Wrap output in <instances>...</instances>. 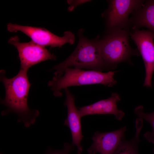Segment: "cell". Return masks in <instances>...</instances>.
Segmentation results:
<instances>
[{"label":"cell","mask_w":154,"mask_h":154,"mask_svg":"<svg viewBox=\"0 0 154 154\" xmlns=\"http://www.w3.org/2000/svg\"><path fill=\"white\" fill-rule=\"evenodd\" d=\"M129 35L145 64V76L143 86L152 88L151 79L154 72V33L148 29H134L130 30Z\"/></svg>","instance_id":"7"},{"label":"cell","mask_w":154,"mask_h":154,"mask_svg":"<svg viewBox=\"0 0 154 154\" xmlns=\"http://www.w3.org/2000/svg\"><path fill=\"white\" fill-rule=\"evenodd\" d=\"M86 0H82V1H68V3L70 4L71 6L69 7V10L70 11L73 10L74 8V7L78 5L81 4L82 3H84L86 2L87 1Z\"/></svg>","instance_id":"16"},{"label":"cell","mask_w":154,"mask_h":154,"mask_svg":"<svg viewBox=\"0 0 154 154\" xmlns=\"http://www.w3.org/2000/svg\"><path fill=\"white\" fill-rule=\"evenodd\" d=\"M143 107L138 106L134 109V113L138 117L141 118L148 122L151 125L152 131L144 134V137L149 141L154 144V112L150 113H146L143 111Z\"/></svg>","instance_id":"14"},{"label":"cell","mask_w":154,"mask_h":154,"mask_svg":"<svg viewBox=\"0 0 154 154\" xmlns=\"http://www.w3.org/2000/svg\"><path fill=\"white\" fill-rule=\"evenodd\" d=\"M129 19L131 30L145 27L154 33V0L145 1Z\"/></svg>","instance_id":"12"},{"label":"cell","mask_w":154,"mask_h":154,"mask_svg":"<svg viewBox=\"0 0 154 154\" xmlns=\"http://www.w3.org/2000/svg\"><path fill=\"white\" fill-rule=\"evenodd\" d=\"M126 127L109 132H96L92 138L93 143L88 149L89 154H113L125 137Z\"/></svg>","instance_id":"9"},{"label":"cell","mask_w":154,"mask_h":154,"mask_svg":"<svg viewBox=\"0 0 154 154\" xmlns=\"http://www.w3.org/2000/svg\"><path fill=\"white\" fill-rule=\"evenodd\" d=\"M79 33L78 44L73 52L65 60L54 66V76H62L67 68H83L102 72L107 70L101 55L98 40H91Z\"/></svg>","instance_id":"3"},{"label":"cell","mask_w":154,"mask_h":154,"mask_svg":"<svg viewBox=\"0 0 154 154\" xmlns=\"http://www.w3.org/2000/svg\"><path fill=\"white\" fill-rule=\"evenodd\" d=\"M153 153H154V149L153 150Z\"/></svg>","instance_id":"18"},{"label":"cell","mask_w":154,"mask_h":154,"mask_svg":"<svg viewBox=\"0 0 154 154\" xmlns=\"http://www.w3.org/2000/svg\"><path fill=\"white\" fill-rule=\"evenodd\" d=\"M7 30L16 33L20 31L29 37L36 44L45 47H60L66 43L73 44L74 42V35L70 31L65 32L63 37L53 33L45 28L22 26L11 23L7 25Z\"/></svg>","instance_id":"6"},{"label":"cell","mask_w":154,"mask_h":154,"mask_svg":"<svg viewBox=\"0 0 154 154\" xmlns=\"http://www.w3.org/2000/svg\"><path fill=\"white\" fill-rule=\"evenodd\" d=\"M8 43L17 49L21 63L20 69L28 71L32 66L41 62L56 59L55 55L52 54L45 47L38 44L32 40L21 42L17 36L11 37Z\"/></svg>","instance_id":"8"},{"label":"cell","mask_w":154,"mask_h":154,"mask_svg":"<svg viewBox=\"0 0 154 154\" xmlns=\"http://www.w3.org/2000/svg\"><path fill=\"white\" fill-rule=\"evenodd\" d=\"M27 71L20 69L15 76L10 78L5 76V70H2L0 72V80L4 84L5 91V98L1 102L7 108L2 112L1 115H6L11 112L17 114L19 117L18 122H23L26 127L35 123L39 114L38 110H31L28 105V97L31 84Z\"/></svg>","instance_id":"1"},{"label":"cell","mask_w":154,"mask_h":154,"mask_svg":"<svg viewBox=\"0 0 154 154\" xmlns=\"http://www.w3.org/2000/svg\"><path fill=\"white\" fill-rule=\"evenodd\" d=\"M141 0H112L104 15L108 31L125 29L130 31L129 16L139 8L145 2Z\"/></svg>","instance_id":"5"},{"label":"cell","mask_w":154,"mask_h":154,"mask_svg":"<svg viewBox=\"0 0 154 154\" xmlns=\"http://www.w3.org/2000/svg\"><path fill=\"white\" fill-rule=\"evenodd\" d=\"M121 100L118 94L112 93L108 98L102 100L92 104L78 108L79 114L82 117L94 114H112L119 121L123 118L125 114L121 110L119 109L117 106V103Z\"/></svg>","instance_id":"11"},{"label":"cell","mask_w":154,"mask_h":154,"mask_svg":"<svg viewBox=\"0 0 154 154\" xmlns=\"http://www.w3.org/2000/svg\"><path fill=\"white\" fill-rule=\"evenodd\" d=\"M74 148V146L73 145L66 143L64 144L62 150L51 152L49 154H69Z\"/></svg>","instance_id":"15"},{"label":"cell","mask_w":154,"mask_h":154,"mask_svg":"<svg viewBox=\"0 0 154 154\" xmlns=\"http://www.w3.org/2000/svg\"><path fill=\"white\" fill-rule=\"evenodd\" d=\"M66 99L64 105L67 109V116L64 120V124L69 128L72 135V144L76 146L78 150L82 152L81 144L83 137L82 134L81 118L78 109L75 104V97L68 88L64 89Z\"/></svg>","instance_id":"10"},{"label":"cell","mask_w":154,"mask_h":154,"mask_svg":"<svg viewBox=\"0 0 154 154\" xmlns=\"http://www.w3.org/2000/svg\"><path fill=\"white\" fill-rule=\"evenodd\" d=\"M129 31L125 29L109 31L102 39L98 40L100 52L107 70H113L119 64L129 62L131 57L139 56L137 49L131 46Z\"/></svg>","instance_id":"2"},{"label":"cell","mask_w":154,"mask_h":154,"mask_svg":"<svg viewBox=\"0 0 154 154\" xmlns=\"http://www.w3.org/2000/svg\"><path fill=\"white\" fill-rule=\"evenodd\" d=\"M143 121L139 118L136 119L135 136L129 140H126L125 137L113 154H139L138 146L140 141L139 136L143 126Z\"/></svg>","instance_id":"13"},{"label":"cell","mask_w":154,"mask_h":154,"mask_svg":"<svg viewBox=\"0 0 154 154\" xmlns=\"http://www.w3.org/2000/svg\"><path fill=\"white\" fill-rule=\"evenodd\" d=\"M115 71L104 73L94 70H85L82 69L69 68L66 69L62 75L54 76L48 85L54 95L56 96L62 95L63 89L72 86L101 84L112 87L116 84L114 78Z\"/></svg>","instance_id":"4"},{"label":"cell","mask_w":154,"mask_h":154,"mask_svg":"<svg viewBox=\"0 0 154 154\" xmlns=\"http://www.w3.org/2000/svg\"><path fill=\"white\" fill-rule=\"evenodd\" d=\"M81 154V152L79 150H78V154Z\"/></svg>","instance_id":"17"}]
</instances>
